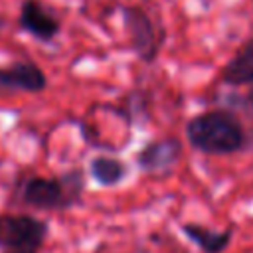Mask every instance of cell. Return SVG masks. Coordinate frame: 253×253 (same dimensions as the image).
Masks as SVG:
<instances>
[{
    "label": "cell",
    "mask_w": 253,
    "mask_h": 253,
    "mask_svg": "<svg viewBox=\"0 0 253 253\" xmlns=\"http://www.w3.org/2000/svg\"><path fill=\"white\" fill-rule=\"evenodd\" d=\"M18 24L24 32L40 42H51L61 30L59 18L42 0H24L20 6Z\"/></svg>",
    "instance_id": "5b68a950"
},
{
    "label": "cell",
    "mask_w": 253,
    "mask_h": 253,
    "mask_svg": "<svg viewBox=\"0 0 253 253\" xmlns=\"http://www.w3.org/2000/svg\"><path fill=\"white\" fill-rule=\"evenodd\" d=\"M85 178L81 170H69L59 178H30L22 188L24 204L36 210H65L81 200Z\"/></svg>",
    "instance_id": "7a4b0ae2"
},
{
    "label": "cell",
    "mask_w": 253,
    "mask_h": 253,
    "mask_svg": "<svg viewBox=\"0 0 253 253\" xmlns=\"http://www.w3.org/2000/svg\"><path fill=\"white\" fill-rule=\"evenodd\" d=\"M245 103H247V105H249V107L253 109V87H251V91H249V93L245 95Z\"/></svg>",
    "instance_id": "8fae6325"
},
{
    "label": "cell",
    "mask_w": 253,
    "mask_h": 253,
    "mask_svg": "<svg viewBox=\"0 0 253 253\" xmlns=\"http://www.w3.org/2000/svg\"><path fill=\"white\" fill-rule=\"evenodd\" d=\"M47 231V223L34 215H0V247L6 251H36L45 241Z\"/></svg>",
    "instance_id": "3957f363"
},
{
    "label": "cell",
    "mask_w": 253,
    "mask_h": 253,
    "mask_svg": "<svg viewBox=\"0 0 253 253\" xmlns=\"http://www.w3.org/2000/svg\"><path fill=\"white\" fill-rule=\"evenodd\" d=\"M221 81L235 87L253 83V38H249L225 63L221 69Z\"/></svg>",
    "instance_id": "ba28073f"
},
{
    "label": "cell",
    "mask_w": 253,
    "mask_h": 253,
    "mask_svg": "<svg viewBox=\"0 0 253 253\" xmlns=\"http://www.w3.org/2000/svg\"><path fill=\"white\" fill-rule=\"evenodd\" d=\"M47 85L45 73L34 61H16L8 67H0V97L16 91L40 93Z\"/></svg>",
    "instance_id": "8992f818"
},
{
    "label": "cell",
    "mask_w": 253,
    "mask_h": 253,
    "mask_svg": "<svg viewBox=\"0 0 253 253\" xmlns=\"http://www.w3.org/2000/svg\"><path fill=\"white\" fill-rule=\"evenodd\" d=\"M182 231L190 241L200 247L202 253H223L231 241V229L213 231L200 223H184Z\"/></svg>",
    "instance_id": "9c48e42d"
},
{
    "label": "cell",
    "mask_w": 253,
    "mask_h": 253,
    "mask_svg": "<svg viewBox=\"0 0 253 253\" xmlns=\"http://www.w3.org/2000/svg\"><path fill=\"white\" fill-rule=\"evenodd\" d=\"M180 156H182V142L178 138H160L148 142L136 154V162L142 170L156 174V172H168L178 162Z\"/></svg>",
    "instance_id": "52a82bcc"
},
{
    "label": "cell",
    "mask_w": 253,
    "mask_h": 253,
    "mask_svg": "<svg viewBox=\"0 0 253 253\" xmlns=\"http://www.w3.org/2000/svg\"><path fill=\"white\" fill-rule=\"evenodd\" d=\"M125 28L128 32L130 47L144 63H152L162 45V34L156 32V24L142 6H125L123 8Z\"/></svg>",
    "instance_id": "277c9868"
},
{
    "label": "cell",
    "mask_w": 253,
    "mask_h": 253,
    "mask_svg": "<svg viewBox=\"0 0 253 253\" xmlns=\"http://www.w3.org/2000/svg\"><path fill=\"white\" fill-rule=\"evenodd\" d=\"M186 136L190 144L206 154H231L243 148L245 130L241 121L223 109L206 111L186 125Z\"/></svg>",
    "instance_id": "6da1fadb"
},
{
    "label": "cell",
    "mask_w": 253,
    "mask_h": 253,
    "mask_svg": "<svg viewBox=\"0 0 253 253\" xmlns=\"http://www.w3.org/2000/svg\"><path fill=\"white\" fill-rule=\"evenodd\" d=\"M8 253H34V251H8Z\"/></svg>",
    "instance_id": "7c38bea8"
},
{
    "label": "cell",
    "mask_w": 253,
    "mask_h": 253,
    "mask_svg": "<svg viewBox=\"0 0 253 253\" xmlns=\"http://www.w3.org/2000/svg\"><path fill=\"white\" fill-rule=\"evenodd\" d=\"M89 174L101 186H117L126 176V164L115 156H95L89 164Z\"/></svg>",
    "instance_id": "30bf717a"
}]
</instances>
